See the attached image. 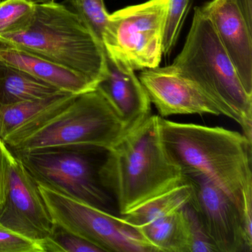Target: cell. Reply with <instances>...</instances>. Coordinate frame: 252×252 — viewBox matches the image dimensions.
I'll use <instances>...</instances> for the list:
<instances>
[{
	"mask_svg": "<svg viewBox=\"0 0 252 252\" xmlns=\"http://www.w3.org/2000/svg\"><path fill=\"white\" fill-rule=\"evenodd\" d=\"M160 116L146 118L111 148L97 170L103 188L116 200L120 215L186 181L165 148Z\"/></svg>",
	"mask_w": 252,
	"mask_h": 252,
	"instance_id": "1",
	"label": "cell"
},
{
	"mask_svg": "<svg viewBox=\"0 0 252 252\" xmlns=\"http://www.w3.org/2000/svg\"><path fill=\"white\" fill-rule=\"evenodd\" d=\"M160 137L184 175L200 174L222 189L242 212L252 186V145L243 133L218 126L178 123L159 118Z\"/></svg>",
	"mask_w": 252,
	"mask_h": 252,
	"instance_id": "2",
	"label": "cell"
},
{
	"mask_svg": "<svg viewBox=\"0 0 252 252\" xmlns=\"http://www.w3.org/2000/svg\"><path fill=\"white\" fill-rule=\"evenodd\" d=\"M14 47L72 70L96 86L105 73L104 46L79 15L55 1L36 4L30 23L17 33L0 36Z\"/></svg>",
	"mask_w": 252,
	"mask_h": 252,
	"instance_id": "3",
	"label": "cell"
},
{
	"mask_svg": "<svg viewBox=\"0 0 252 252\" xmlns=\"http://www.w3.org/2000/svg\"><path fill=\"white\" fill-rule=\"evenodd\" d=\"M171 67L197 85L219 109L221 115L241 126L252 141V96L221 44L212 23L199 7L182 51Z\"/></svg>",
	"mask_w": 252,
	"mask_h": 252,
	"instance_id": "4",
	"label": "cell"
},
{
	"mask_svg": "<svg viewBox=\"0 0 252 252\" xmlns=\"http://www.w3.org/2000/svg\"><path fill=\"white\" fill-rule=\"evenodd\" d=\"M126 132L117 113L95 88L76 95L55 117L12 149L16 153L58 149L107 151Z\"/></svg>",
	"mask_w": 252,
	"mask_h": 252,
	"instance_id": "5",
	"label": "cell"
},
{
	"mask_svg": "<svg viewBox=\"0 0 252 252\" xmlns=\"http://www.w3.org/2000/svg\"><path fill=\"white\" fill-rule=\"evenodd\" d=\"M54 225L102 252H157L137 227L121 216L38 184Z\"/></svg>",
	"mask_w": 252,
	"mask_h": 252,
	"instance_id": "6",
	"label": "cell"
},
{
	"mask_svg": "<svg viewBox=\"0 0 252 252\" xmlns=\"http://www.w3.org/2000/svg\"><path fill=\"white\" fill-rule=\"evenodd\" d=\"M169 0H149L110 14L103 36L104 51L134 70L158 67Z\"/></svg>",
	"mask_w": 252,
	"mask_h": 252,
	"instance_id": "7",
	"label": "cell"
},
{
	"mask_svg": "<svg viewBox=\"0 0 252 252\" xmlns=\"http://www.w3.org/2000/svg\"><path fill=\"white\" fill-rule=\"evenodd\" d=\"M16 154L38 184L109 211L111 197L85 155L61 149Z\"/></svg>",
	"mask_w": 252,
	"mask_h": 252,
	"instance_id": "8",
	"label": "cell"
},
{
	"mask_svg": "<svg viewBox=\"0 0 252 252\" xmlns=\"http://www.w3.org/2000/svg\"><path fill=\"white\" fill-rule=\"evenodd\" d=\"M191 184L189 204L194 209L218 252H251L243 229L240 208L209 178L200 174L186 175Z\"/></svg>",
	"mask_w": 252,
	"mask_h": 252,
	"instance_id": "9",
	"label": "cell"
},
{
	"mask_svg": "<svg viewBox=\"0 0 252 252\" xmlns=\"http://www.w3.org/2000/svg\"><path fill=\"white\" fill-rule=\"evenodd\" d=\"M0 223L38 243L51 235L55 227L37 182L17 156L11 162L8 195L0 212Z\"/></svg>",
	"mask_w": 252,
	"mask_h": 252,
	"instance_id": "10",
	"label": "cell"
},
{
	"mask_svg": "<svg viewBox=\"0 0 252 252\" xmlns=\"http://www.w3.org/2000/svg\"><path fill=\"white\" fill-rule=\"evenodd\" d=\"M138 79L160 117L173 115H221L208 95L170 65L143 70Z\"/></svg>",
	"mask_w": 252,
	"mask_h": 252,
	"instance_id": "11",
	"label": "cell"
},
{
	"mask_svg": "<svg viewBox=\"0 0 252 252\" xmlns=\"http://www.w3.org/2000/svg\"><path fill=\"white\" fill-rule=\"evenodd\" d=\"M200 8L212 23L245 90L252 96V29L234 0H212Z\"/></svg>",
	"mask_w": 252,
	"mask_h": 252,
	"instance_id": "12",
	"label": "cell"
},
{
	"mask_svg": "<svg viewBox=\"0 0 252 252\" xmlns=\"http://www.w3.org/2000/svg\"><path fill=\"white\" fill-rule=\"evenodd\" d=\"M105 60V73L96 88L129 131L150 116L151 101L133 69L106 53Z\"/></svg>",
	"mask_w": 252,
	"mask_h": 252,
	"instance_id": "13",
	"label": "cell"
},
{
	"mask_svg": "<svg viewBox=\"0 0 252 252\" xmlns=\"http://www.w3.org/2000/svg\"><path fill=\"white\" fill-rule=\"evenodd\" d=\"M76 95L64 93L45 99L0 105V138L14 148L64 110Z\"/></svg>",
	"mask_w": 252,
	"mask_h": 252,
	"instance_id": "14",
	"label": "cell"
},
{
	"mask_svg": "<svg viewBox=\"0 0 252 252\" xmlns=\"http://www.w3.org/2000/svg\"><path fill=\"white\" fill-rule=\"evenodd\" d=\"M0 60L67 94L79 95L96 88L95 84L72 70L14 47L0 44Z\"/></svg>",
	"mask_w": 252,
	"mask_h": 252,
	"instance_id": "15",
	"label": "cell"
},
{
	"mask_svg": "<svg viewBox=\"0 0 252 252\" xmlns=\"http://www.w3.org/2000/svg\"><path fill=\"white\" fill-rule=\"evenodd\" d=\"M62 94L64 92L0 60V105L45 99Z\"/></svg>",
	"mask_w": 252,
	"mask_h": 252,
	"instance_id": "16",
	"label": "cell"
},
{
	"mask_svg": "<svg viewBox=\"0 0 252 252\" xmlns=\"http://www.w3.org/2000/svg\"><path fill=\"white\" fill-rule=\"evenodd\" d=\"M156 252H189V231L183 208L138 228Z\"/></svg>",
	"mask_w": 252,
	"mask_h": 252,
	"instance_id": "17",
	"label": "cell"
},
{
	"mask_svg": "<svg viewBox=\"0 0 252 252\" xmlns=\"http://www.w3.org/2000/svg\"><path fill=\"white\" fill-rule=\"evenodd\" d=\"M192 194V186L186 179L180 185L121 216L131 225L140 228L158 218L182 209L189 203Z\"/></svg>",
	"mask_w": 252,
	"mask_h": 252,
	"instance_id": "18",
	"label": "cell"
},
{
	"mask_svg": "<svg viewBox=\"0 0 252 252\" xmlns=\"http://www.w3.org/2000/svg\"><path fill=\"white\" fill-rule=\"evenodd\" d=\"M35 6L29 0H0V36L26 28L33 17Z\"/></svg>",
	"mask_w": 252,
	"mask_h": 252,
	"instance_id": "19",
	"label": "cell"
},
{
	"mask_svg": "<svg viewBox=\"0 0 252 252\" xmlns=\"http://www.w3.org/2000/svg\"><path fill=\"white\" fill-rule=\"evenodd\" d=\"M63 4L79 15L94 36L102 44L103 36L110 17L104 0H64Z\"/></svg>",
	"mask_w": 252,
	"mask_h": 252,
	"instance_id": "20",
	"label": "cell"
},
{
	"mask_svg": "<svg viewBox=\"0 0 252 252\" xmlns=\"http://www.w3.org/2000/svg\"><path fill=\"white\" fill-rule=\"evenodd\" d=\"M191 5L192 0H169L162 39L163 56L169 55L175 48Z\"/></svg>",
	"mask_w": 252,
	"mask_h": 252,
	"instance_id": "21",
	"label": "cell"
},
{
	"mask_svg": "<svg viewBox=\"0 0 252 252\" xmlns=\"http://www.w3.org/2000/svg\"><path fill=\"white\" fill-rule=\"evenodd\" d=\"M42 252H101L87 240L55 225L51 235L39 242Z\"/></svg>",
	"mask_w": 252,
	"mask_h": 252,
	"instance_id": "22",
	"label": "cell"
},
{
	"mask_svg": "<svg viewBox=\"0 0 252 252\" xmlns=\"http://www.w3.org/2000/svg\"><path fill=\"white\" fill-rule=\"evenodd\" d=\"M189 231V252H218L189 203L184 208Z\"/></svg>",
	"mask_w": 252,
	"mask_h": 252,
	"instance_id": "23",
	"label": "cell"
},
{
	"mask_svg": "<svg viewBox=\"0 0 252 252\" xmlns=\"http://www.w3.org/2000/svg\"><path fill=\"white\" fill-rule=\"evenodd\" d=\"M0 252H42L38 242L23 237L0 223Z\"/></svg>",
	"mask_w": 252,
	"mask_h": 252,
	"instance_id": "24",
	"label": "cell"
},
{
	"mask_svg": "<svg viewBox=\"0 0 252 252\" xmlns=\"http://www.w3.org/2000/svg\"><path fill=\"white\" fill-rule=\"evenodd\" d=\"M14 155L0 138V212L5 205L9 186L10 171Z\"/></svg>",
	"mask_w": 252,
	"mask_h": 252,
	"instance_id": "25",
	"label": "cell"
},
{
	"mask_svg": "<svg viewBox=\"0 0 252 252\" xmlns=\"http://www.w3.org/2000/svg\"><path fill=\"white\" fill-rule=\"evenodd\" d=\"M243 229L248 243L252 246V186L245 193L242 207Z\"/></svg>",
	"mask_w": 252,
	"mask_h": 252,
	"instance_id": "26",
	"label": "cell"
},
{
	"mask_svg": "<svg viewBox=\"0 0 252 252\" xmlns=\"http://www.w3.org/2000/svg\"><path fill=\"white\" fill-rule=\"evenodd\" d=\"M248 26L252 29V0H234Z\"/></svg>",
	"mask_w": 252,
	"mask_h": 252,
	"instance_id": "27",
	"label": "cell"
},
{
	"mask_svg": "<svg viewBox=\"0 0 252 252\" xmlns=\"http://www.w3.org/2000/svg\"><path fill=\"white\" fill-rule=\"evenodd\" d=\"M31 2H33L35 4L38 3H45V2H54L55 0H29Z\"/></svg>",
	"mask_w": 252,
	"mask_h": 252,
	"instance_id": "28",
	"label": "cell"
}]
</instances>
